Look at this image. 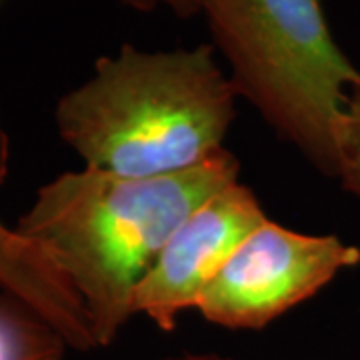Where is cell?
<instances>
[{
    "mask_svg": "<svg viewBox=\"0 0 360 360\" xmlns=\"http://www.w3.org/2000/svg\"><path fill=\"white\" fill-rule=\"evenodd\" d=\"M238 174L226 146L162 176L68 170L40 186L14 229L56 262L89 314L96 347H108L134 316V290L172 232Z\"/></svg>",
    "mask_w": 360,
    "mask_h": 360,
    "instance_id": "obj_1",
    "label": "cell"
},
{
    "mask_svg": "<svg viewBox=\"0 0 360 360\" xmlns=\"http://www.w3.org/2000/svg\"><path fill=\"white\" fill-rule=\"evenodd\" d=\"M236 98L212 44H124L58 98L54 120L84 167L148 179L188 170L222 150Z\"/></svg>",
    "mask_w": 360,
    "mask_h": 360,
    "instance_id": "obj_2",
    "label": "cell"
},
{
    "mask_svg": "<svg viewBox=\"0 0 360 360\" xmlns=\"http://www.w3.org/2000/svg\"><path fill=\"white\" fill-rule=\"evenodd\" d=\"M214 51L238 96L326 179L360 70L338 46L322 0H202Z\"/></svg>",
    "mask_w": 360,
    "mask_h": 360,
    "instance_id": "obj_3",
    "label": "cell"
},
{
    "mask_svg": "<svg viewBox=\"0 0 360 360\" xmlns=\"http://www.w3.org/2000/svg\"><path fill=\"white\" fill-rule=\"evenodd\" d=\"M356 264L359 246L335 234L290 231L269 219L232 252L196 310L224 328L258 330Z\"/></svg>",
    "mask_w": 360,
    "mask_h": 360,
    "instance_id": "obj_4",
    "label": "cell"
},
{
    "mask_svg": "<svg viewBox=\"0 0 360 360\" xmlns=\"http://www.w3.org/2000/svg\"><path fill=\"white\" fill-rule=\"evenodd\" d=\"M269 220L257 193L236 180L210 196L180 224L132 296V312L160 330H174L182 312L196 309L246 236Z\"/></svg>",
    "mask_w": 360,
    "mask_h": 360,
    "instance_id": "obj_5",
    "label": "cell"
},
{
    "mask_svg": "<svg viewBox=\"0 0 360 360\" xmlns=\"http://www.w3.org/2000/svg\"><path fill=\"white\" fill-rule=\"evenodd\" d=\"M8 136L0 124V184L8 174ZM0 283L56 328L72 350L96 347L89 314L75 288L39 245L0 222Z\"/></svg>",
    "mask_w": 360,
    "mask_h": 360,
    "instance_id": "obj_6",
    "label": "cell"
},
{
    "mask_svg": "<svg viewBox=\"0 0 360 360\" xmlns=\"http://www.w3.org/2000/svg\"><path fill=\"white\" fill-rule=\"evenodd\" d=\"M68 348L56 328L0 283V360H65Z\"/></svg>",
    "mask_w": 360,
    "mask_h": 360,
    "instance_id": "obj_7",
    "label": "cell"
},
{
    "mask_svg": "<svg viewBox=\"0 0 360 360\" xmlns=\"http://www.w3.org/2000/svg\"><path fill=\"white\" fill-rule=\"evenodd\" d=\"M342 188L360 200V86L352 89L338 132V174Z\"/></svg>",
    "mask_w": 360,
    "mask_h": 360,
    "instance_id": "obj_8",
    "label": "cell"
},
{
    "mask_svg": "<svg viewBox=\"0 0 360 360\" xmlns=\"http://www.w3.org/2000/svg\"><path fill=\"white\" fill-rule=\"evenodd\" d=\"M124 6L139 13H155L158 8H167L179 18H193L200 14L202 0H120Z\"/></svg>",
    "mask_w": 360,
    "mask_h": 360,
    "instance_id": "obj_9",
    "label": "cell"
},
{
    "mask_svg": "<svg viewBox=\"0 0 360 360\" xmlns=\"http://www.w3.org/2000/svg\"><path fill=\"white\" fill-rule=\"evenodd\" d=\"M160 360H232V359L220 356V354H182V356H170V359H160Z\"/></svg>",
    "mask_w": 360,
    "mask_h": 360,
    "instance_id": "obj_10",
    "label": "cell"
}]
</instances>
